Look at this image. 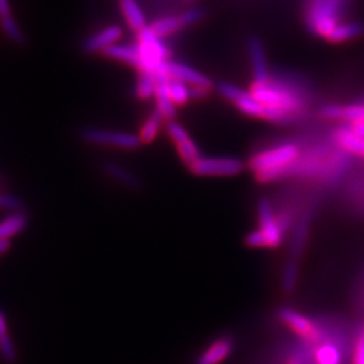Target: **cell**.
Returning <instances> with one entry per match:
<instances>
[{
    "instance_id": "obj_10",
    "label": "cell",
    "mask_w": 364,
    "mask_h": 364,
    "mask_svg": "<svg viewBox=\"0 0 364 364\" xmlns=\"http://www.w3.org/2000/svg\"><path fill=\"white\" fill-rule=\"evenodd\" d=\"M123 37V30L117 25L107 26L103 30L96 31L95 34L90 36L82 43V52L87 54H97L109 49L111 46L119 43L120 38Z\"/></svg>"
},
{
    "instance_id": "obj_7",
    "label": "cell",
    "mask_w": 364,
    "mask_h": 364,
    "mask_svg": "<svg viewBox=\"0 0 364 364\" xmlns=\"http://www.w3.org/2000/svg\"><path fill=\"white\" fill-rule=\"evenodd\" d=\"M189 170L198 177H232L243 170V164L235 158L200 156Z\"/></svg>"
},
{
    "instance_id": "obj_29",
    "label": "cell",
    "mask_w": 364,
    "mask_h": 364,
    "mask_svg": "<svg viewBox=\"0 0 364 364\" xmlns=\"http://www.w3.org/2000/svg\"><path fill=\"white\" fill-rule=\"evenodd\" d=\"M23 209V201L16 196L0 192V210H7L9 213L22 210Z\"/></svg>"
},
{
    "instance_id": "obj_20",
    "label": "cell",
    "mask_w": 364,
    "mask_h": 364,
    "mask_svg": "<svg viewBox=\"0 0 364 364\" xmlns=\"http://www.w3.org/2000/svg\"><path fill=\"white\" fill-rule=\"evenodd\" d=\"M120 11L123 14L127 25L132 31L139 33L142 28L147 26L144 10L138 0H119Z\"/></svg>"
},
{
    "instance_id": "obj_11",
    "label": "cell",
    "mask_w": 364,
    "mask_h": 364,
    "mask_svg": "<svg viewBox=\"0 0 364 364\" xmlns=\"http://www.w3.org/2000/svg\"><path fill=\"white\" fill-rule=\"evenodd\" d=\"M156 111L164 117L166 122L174 120L176 114H177V105L173 103L169 93V80L170 76L166 72V64L159 69L156 73Z\"/></svg>"
},
{
    "instance_id": "obj_32",
    "label": "cell",
    "mask_w": 364,
    "mask_h": 364,
    "mask_svg": "<svg viewBox=\"0 0 364 364\" xmlns=\"http://www.w3.org/2000/svg\"><path fill=\"white\" fill-rule=\"evenodd\" d=\"M13 11H11V4L10 0H0V19L11 16Z\"/></svg>"
},
{
    "instance_id": "obj_26",
    "label": "cell",
    "mask_w": 364,
    "mask_h": 364,
    "mask_svg": "<svg viewBox=\"0 0 364 364\" xmlns=\"http://www.w3.org/2000/svg\"><path fill=\"white\" fill-rule=\"evenodd\" d=\"M156 76L153 72H139L135 93L141 100H149L156 96Z\"/></svg>"
},
{
    "instance_id": "obj_1",
    "label": "cell",
    "mask_w": 364,
    "mask_h": 364,
    "mask_svg": "<svg viewBox=\"0 0 364 364\" xmlns=\"http://www.w3.org/2000/svg\"><path fill=\"white\" fill-rule=\"evenodd\" d=\"M250 93L260 105L287 114L293 120L299 117L305 107V97L299 88L284 80L270 77L267 82H252Z\"/></svg>"
},
{
    "instance_id": "obj_14",
    "label": "cell",
    "mask_w": 364,
    "mask_h": 364,
    "mask_svg": "<svg viewBox=\"0 0 364 364\" xmlns=\"http://www.w3.org/2000/svg\"><path fill=\"white\" fill-rule=\"evenodd\" d=\"M100 168L108 178L117 182L120 186H123L129 191H132V192L142 191L144 183L141 181V178L134 171L127 169L126 166H123L117 162H114V161H105L102 164Z\"/></svg>"
},
{
    "instance_id": "obj_21",
    "label": "cell",
    "mask_w": 364,
    "mask_h": 364,
    "mask_svg": "<svg viewBox=\"0 0 364 364\" xmlns=\"http://www.w3.org/2000/svg\"><path fill=\"white\" fill-rule=\"evenodd\" d=\"M0 356L7 363H15L16 350L14 346L13 338L9 333V326L6 314L0 309Z\"/></svg>"
},
{
    "instance_id": "obj_28",
    "label": "cell",
    "mask_w": 364,
    "mask_h": 364,
    "mask_svg": "<svg viewBox=\"0 0 364 364\" xmlns=\"http://www.w3.org/2000/svg\"><path fill=\"white\" fill-rule=\"evenodd\" d=\"M0 27L4 33V36L10 39L11 42H14L15 45H23L25 43V41H26L25 33H23L22 27L16 22V19L14 18L13 15L0 19Z\"/></svg>"
},
{
    "instance_id": "obj_34",
    "label": "cell",
    "mask_w": 364,
    "mask_h": 364,
    "mask_svg": "<svg viewBox=\"0 0 364 364\" xmlns=\"http://www.w3.org/2000/svg\"><path fill=\"white\" fill-rule=\"evenodd\" d=\"M1 186H3V180H1V177H0V189H1Z\"/></svg>"
},
{
    "instance_id": "obj_24",
    "label": "cell",
    "mask_w": 364,
    "mask_h": 364,
    "mask_svg": "<svg viewBox=\"0 0 364 364\" xmlns=\"http://www.w3.org/2000/svg\"><path fill=\"white\" fill-rule=\"evenodd\" d=\"M364 33V26L359 22H347L338 23L333 28V31L328 36V41L331 42H344L348 39L356 38Z\"/></svg>"
},
{
    "instance_id": "obj_16",
    "label": "cell",
    "mask_w": 364,
    "mask_h": 364,
    "mask_svg": "<svg viewBox=\"0 0 364 364\" xmlns=\"http://www.w3.org/2000/svg\"><path fill=\"white\" fill-rule=\"evenodd\" d=\"M320 114H321L323 117H326V119L346 122V123H348V124L363 123L364 105H324V107L321 108Z\"/></svg>"
},
{
    "instance_id": "obj_12",
    "label": "cell",
    "mask_w": 364,
    "mask_h": 364,
    "mask_svg": "<svg viewBox=\"0 0 364 364\" xmlns=\"http://www.w3.org/2000/svg\"><path fill=\"white\" fill-rule=\"evenodd\" d=\"M103 55L119 63L134 66L138 72L146 70V60L144 52L138 43H117L107 49Z\"/></svg>"
},
{
    "instance_id": "obj_13",
    "label": "cell",
    "mask_w": 364,
    "mask_h": 364,
    "mask_svg": "<svg viewBox=\"0 0 364 364\" xmlns=\"http://www.w3.org/2000/svg\"><path fill=\"white\" fill-rule=\"evenodd\" d=\"M166 72L170 77L180 80L182 82L188 84L192 88H200V90H210V80L201 72L196 70L195 68L177 63V61H168L166 63Z\"/></svg>"
},
{
    "instance_id": "obj_19",
    "label": "cell",
    "mask_w": 364,
    "mask_h": 364,
    "mask_svg": "<svg viewBox=\"0 0 364 364\" xmlns=\"http://www.w3.org/2000/svg\"><path fill=\"white\" fill-rule=\"evenodd\" d=\"M28 225V215L22 209L9 213L0 220V240H11L22 234Z\"/></svg>"
},
{
    "instance_id": "obj_33",
    "label": "cell",
    "mask_w": 364,
    "mask_h": 364,
    "mask_svg": "<svg viewBox=\"0 0 364 364\" xmlns=\"http://www.w3.org/2000/svg\"><path fill=\"white\" fill-rule=\"evenodd\" d=\"M11 248V240H0V258Z\"/></svg>"
},
{
    "instance_id": "obj_27",
    "label": "cell",
    "mask_w": 364,
    "mask_h": 364,
    "mask_svg": "<svg viewBox=\"0 0 364 364\" xmlns=\"http://www.w3.org/2000/svg\"><path fill=\"white\" fill-rule=\"evenodd\" d=\"M169 93L173 103L180 107V105H186L192 99V87H189L188 84L182 82L180 80L170 77Z\"/></svg>"
},
{
    "instance_id": "obj_3",
    "label": "cell",
    "mask_w": 364,
    "mask_h": 364,
    "mask_svg": "<svg viewBox=\"0 0 364 364\" xmlns=\"http://www.w3.org/2000/svg\"><path fill=\"white\" fill-rule=\"evenodd\" d=\"M218 92L224 99L228 102H232L239 111L246 114L248 117H258L273 123H289L293 122V119L287 117V114H282L279 111L270 109L263 105H260L258 100L252 97L250 91L240 90L230 82H220L218 85Z\"/></svg>"
},
{
    "instance_id": "obj_17",
    "label": "cell",
    "mask_w": 364,
    "mask_h": 364,
    "mask_svg": "<svg viewBox=\"0 0 364 364\" xmlns=\"http://www.w3.org/2000/svg\"><path fill=\"white\" fill-rule=\"evenodd\" d=\"M333 139L343 150L353 156H364V139L351 126H340L333 132Z\"/></svg>"
},
{
    "instance_id": "obj_9",
    "label": "cell",
    "mask_w": 364,
    "mask_h": 364,
    "mask_svg": "<svg viewBox=\"0 0 364 364\" xmlns=\"http://www.w3.org/2000/svg\"><path fill=\"white\" fill-rule=\"evenodd\" d=\"M166 123H168L166 131H168V135H169L171 142L176 146L182 161L189 168L201 156L197 144H195L191 134L182 126L181 123H178L176 120H170Z\"/></svg>"
},
{
    "instance_id": "obj_8",
    "label": "cell",
    "mask_w": 364,
    "mask_h": 364,
    "mask_svg": "<svg viewBox=\"0 0 364 364\" xmlns=\"http://www.w3.org/2000/svg\"><path fill=\"white\" fill-rule=\"evenodd\" d=\"M278 317L299 338H302L309 343L321 341L320 338L323 336V333H321L320 328L316 326V323L312 321L308 316H305L304 313L293 311L290 308H282L278 312Z\"/></svg>"
},
{
    "instance_id": "obj_6",
    "label": "cell",
    "mask_w": 364,
    "mask_h": 364,
    "mask_svg": "<svg viewBox=\"0 0 364 364\" xmlns=\"http://www.w3.org/2000/svg\"><path fill=\"white\" fill-rule=\"evenodd\" d=\"M341 0H312L306 11V25L314 34L328 38L338 25Z\"/></svg>"
},
{
    "instance_id": "obj_31",
    "label": "cell",
    "mask_w": 364,
    "mask_h": 364,
    "mask_svg": "<svg viewBox=\"0 0 364 364\" xmlns=\"http://www.w3.org/2000/svg\"><path fill=\"white\" fill-rule=\"evenodd\" d=\"M352 364H364V326H362L352 355Z\"/></svg>"
},
{
    "instance_id": "obj_18",
    "label": "cell",
    "mask_w": 364,
    "mask_h": 364,
    "mask_svg": "<svg viewBox=\"0 0 364 364\" xmlns=\"http://www.w3.org/2000/svg\"><path fill=\"white\" fill-rule=\"evenodd\" d=\"M232 350L234 343L231 338H218L197 358L196 364H221L231 355Z\"/></svg>"
},
{
    "instance_id": "obj_4",
    "label": "cell",
    "mask_w": 364,
    "mask_h": 364,
    "mask_svg": "<svg viewBox=\"0 0 364 364\" xmlns=\"http://www.w3.org/2000/svg\"><path fill=\"white\" fill-rule=\"evenodd\" d=\"M259 228L250 232L246 243L254 248H277L284 240L282 223L274 215L273 207L269 200L263 198L258 208Z\"/></svg>"
},
{
    "instance_id": "obj_22",
    "label": "cell",
    "mask_w": 364,
    "mask_h": 364,
    "mask_svg": "<svg viewBox=\"0 0 364 364\" xmlns=\"http://www.w3.org/2000/svg\"><path fill=\"white\" fill-rule=\"evenodd\" d=\"M164 122H166V120L156 109L147 117V119L144 122V124H142V127H141V130L138 132V136H139L142 144H150L156 141L159 131L162 129Z\"/></svg>"
},
{
    "instance_id": "obj_23",
    "label": "cell",
    "mask_w": 364,
    "mask_h": 364,
    "mask_svg": "<svg viewBox=\"0 0 364 364\" xmlns=\"http://www.w3.org/2000/svg\"><path fill=\"white\" fill-rule=\"evenodd\" d=\"M314 360L317 364H341L343 353L333 343H320L314 350Z\"/></svg>"
},
{
    "instance_id": "obj_30",
    "label": "cell",
    "mask_w": 364,
    "mask_h": 364,
    "mask_svg": "<svg viewBox=\"0 0 364 364\" xmlns=\"http://www.w3.org/2000/svg\"><path fill=\"white\" fill-rule=\"evenodd\" d=\"M178 16H180L182 27L185 28V27L192 26L197 22H200L204 18V11L200 9H189V10L180 14Z\"/></svg>"
},
{
    "instance_id": "obj_25",
    "label": "cell",
    "mask_w": 364,
    "mask_h": 364,
    "mask_svg": "<svg viewBox=\"0 0 364 364\" xmlns=\"http://www.w3.org/2000/svg\"><path fill=\"white\" fill-rule=\"evenodd\" d=\"M150 27L153 28V31L156 33V36L159 38H166L171 34L180 31L181 28H183L181 25V21H180V16L176 15V16H162L159 19L154 21Z\"/></svg>"
},
{
    "instance_id": "obj_5",
    "label": "cell",
    "mask_w": 364,
    "mask_h": 364,
    "mask_svg": "<svg viewBox=\"0 0 364 364\" xmlns=\"http://www.w3.org/2000/svg\"><path fill=\"white\" fill-rule=\"evenodd\" d=\"M80 138L85 144L102 147H112L117 150H138L144 144L138 134H131L126 131L108 130L99 127H85L80 131Z\"/></svg>"
},
{
    "instance_id": "obj_15",
    "label": "cell",
    "mask_w": 364,
    "mask_h": 364,
    "mask_svg": "<svg viewBox=\"0 0 364 364\" xmlns=\"http://www.w3.org/2000/svg\"><path fill=\"white\" fill-rule=\"evenodd\" d=\"M247 49L251 68H252L254 82H258V84L267 82L270 80V73H269L266 53H264L262 41L257 37L248 38Z\"/></svg>"
},
{
    "instance_id": "obj_2",
    "label": "cell",
    "mask_w": 364,
    "mask_h": 364,
    "mask_svg": "<svg viewBox=\"0 0 364 364\" xmlns=\"http://www.w3.org/2000/svg\"><path fill=\"white\" fill-rule=\"evenodd\" d=\"M299 158V147L294 144H284L266 149L251 158L250 169L262 182L282 178Z\"/></svg>"
}]
</instances>
